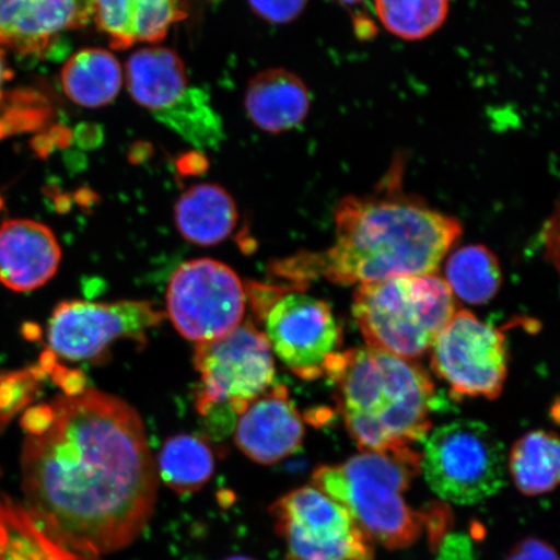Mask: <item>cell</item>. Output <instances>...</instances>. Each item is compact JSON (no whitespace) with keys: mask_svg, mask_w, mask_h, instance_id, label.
Masks as SVG:
<instances>
[{"mask_svg":"<svg viewBox=\"0 0 560 560\" xmlns=\"http://www.w3.org/2000/svg\"><path fill=\"white\" fill-rule=\"evenodd\" d=\"M506 466L514 485L525 495L552 492L560 476V444L557 433L537 430L525 433L511 447Z\"/></svg>","mask_w":560,"mask_h":560,"instance_id":"22","label":"cell"},{"mask_svg":"<svg viewBox=\"0 0 560 560\" xmlns=\"http://www.w3.org/2000/svg\"><path fill=\"white\" fill-rule=\"evenodd\" d=\"M155 118L196 147L215 145L222 137L220 118L199 89L188 90L184 101Z\"/></svg>","mask_w":560,"mask_h":560,"instance_id":"26","label":"cell"},{"mask_svg":"<svg viewBox=\"0 0 560 560\" xmlns=\"http://www.w3.org/2000/svg\"><path fill=\"white\" fill-rule=\"evenodd\" d=\"M226 560H254V559H249V558H245V557H233V558H229Z\"/></svg>","mask_w":560,"mask_h":560,"instance_id":"32","label":"cell"},{"mask_svg":"<svg viewBox=\"0 0 560 560\" xmlns=\"http://www.w3.org/2000/svg\"><path fill=\"white\" fill-rule=\"evenodd\" d=\"M250 10L266 23L283 25L298 20L307 0H248Z\"/></svg>","mask_w":560,"mask_h":560,"instance_id":"28","label":"cell"},{"mask_svg":"<svg viewBox=\"0 0 560 560\" xmlns=\"http://www.w3.org/2000/svg\"><path fill=\"white\" fill-rule=\"evenodd\" d=\"M265 328L272 352L307 382L325 376L341 345V328L330 305L305 293L280 298L266 314Z\"/></svg>","mask_w":560,"mask_h":560,"instance_id":"12","label":"cell"},{"mask_svg":"<svg viewBox=\"0 0 560 560\" xmlns=\"http://www.w3.org/2000/svg\"><path fill=\"white\" fill-rule=\"evenodd\" d=\"M235 444L258 465L278 464L303 446L305 427L284 385H276L248 405L235 425Z\"/></svg>","mask_w":560,"mask_h":560,"instance_id":"14","label":"cell"},{"mask_svg":"<svg viewBox=\"0 0 560 560\" xmlns=\"http://www.w3.org/2000/svg\"><path fill=\"white\" fill-rule=\"evenodd\" d=\"M325 376L361 452L408 450L429 435L435 383L415 361L369 347L350 349L331 357Z\"/></svg>","mask_w":560,"mask_h":560,"instance_id":"3","label":"cell"},{"mask_svg":"<svg viewBox=\"0 0 560 560\" xmlns=\"http://www.w3.org/2000/svg\"><path fill=\"white\" fill-rule=\"evenodd\" d=\"M336 2H339L340 4H346V5H357V4L366 2V0H336Z\"/></svg>","mask_w":560,"mask_h":560,"instance_id":"31","label":"cell"},{"mask_svg":"<svg viewBox=\"0 0 560 560\" xmlns=\"http://www.w3.org/2000/svg\"><path fill=\"white\" fill-rule=\"evenodd\" d=\"M35 384L33 371L0 375V425L30 400Z\"/></svg>","mask_w":560,"mask_h":560,"instance_id":"27","label":"cell"},{"mask_svg":"<svg viewBox=\"0 0 560 560\" xmlns=\"http://www.w3.org/2000/svg\"><path fill=\"white\" fill-rule=\"evenodd\" d=\"M156 462L158 475L178 493L201 489L214 472V455L205 439L177 435L167 439Z\"/></svg>","mask_w":560,"mask_h":560,"instance_id":"24","label":"cell"},{"mask_svg":"<svg viewBox=\"0 0 560 560\" xmlns=\"http://www.w3.org/2000/svg\"><path fill=\"white\" fill-rule=\"evenodd\" d=\"M455 312L450 285L435 275L359 284L353 296L368 347L411 361L431 349Z\"/></svg>","mask_w":560,"mask_h":560,"instance_id":"5","label":"cell"},{"mask_svg":"<svg viewBox=\"0 0 560 560\" xmlns=\"http://www.w3.org/2000/svg\"><path fill=\"white\" fill-rule=\"evenodd\" d=\"M61 89L83 108H102L116 100L124 85V70L114 54L101 47L77 51L60 73Z\"/></svg>","mask_w":560,"mask_h":560,"instance_id":"20","label":"cell"},{"mask_svg":"<svg viewBox=\"0 0 560 560\" xmlns=\"http://www.w3.org/2000/svg\"><path fill=\"white\" fill-rule=\"evenodd\" d=\"M46 534L25 508L0 497V560H97Z\"/></svg>","mask_w":560,"mask_h":560,"instance_id":"21","label":"cell"},{"mask_svg":"<svg viewBox=\"0 0 560 560\" xmlns=\"http://www.w3.org/2000/svg\"><path fill=\"white\" fill-rule=\"evenodd\" d=\"M12 70L7 61L4 48L0 47V101L3 100L7 83L12 80Z\"/></svg>","mask_w":560,"mask_h":560,"instance_id":"30","label":"cell"},{"mask_svg":"<svg viewBox=\"0 0 560 560\" xmlns=\"http://www.w3.org/2000/svg\"><path fill=\"white\" fill-rule=\"evenodd\" d=\"M26 513L74 551L100 557L137 540L158 494L142 419L121 398L83 388L23 419Z\"/></svg>","mask_w":560,"mask_h":560,"instance_id":"1","label":"cell"},{"mask_svg":"<svg viewBox=\"0 0 560 560\" xmlns=\"http://www.w3.org/2000/svg\"><path fill=\"white\" fill-rule=\"evenodd\" d=\"M505 446L478 420H453L430 431L420 471L441 500L468 506L500 492L506 480Z\"/></svg>","mask_w":560,"mask_h":560,"instance_id":"6","label":"cell"},{"mask_svg":"<svg viewBox=\"0 0 560 560\" xmlns=\"http://www.w3.org/2000/svg\"><path fill=\"white\" fill-rule=\"evenodd\" d=\"M505 560H559L552 546L541 538H525L510 550Z\"/></svg>","mask_w":560,"mask_h":560,"instance_id":"29","label":"cell"},{"mask_svg":"<svg viewBox=\"0 0 560 560\" xmlns=\"http://www.w3.org/2000/svg\"><path fill=\"white\" fill-rule=\"evenodd\" d=\"M167 317L185 339L202 345L242 325L245 290L230 266L196 258L182 264L167 284Z\"/></svg>","mask_w":560,"mask_h":560,"instance_id":"9","label":"cell"},{"mask_svg":"<svg viewBox=\"0 0 560 560\" xmlns=\"http://www.w3.org/2000/svg\"><path fill=\"white\" fill-rule=\"evenodd\" d=\"M420 472L415 447L361 452L345 464L315 468L312 486L340 503L375 544L408 549L422 537L427 515L412 509L405 492Z\"/></svg>","mask_w":560,"mask_h":560,"instance_id":"4","label":"cell"},{"mask_svg":"<svg viewBox=\"0 0 560 560\" xmlns=\"http://www.w3.org/2000/svg\"><path fill=\"white\" fill-rule=\"evenodd\" d=\"M402 170L396 161L373 192L342 199L335 209V243L293 258L290 275L340 285L435 275L462 225L404 192Z\"/></svg>","mask_w":560,"mask_h":560,"instance_id":"2","label":"cell"},{"mask_svg":"<svg viewBox=\"0 0 560 560\" xmlns=\"http://www.w3.org/2000/svg\"><path fill=\"white\" fill-rule=\"evenodd\" d=\"M188 15L185 0H93L91 21L116 51L163 42Z\"/></svg>","mask_w":560,"mask_h":560,"instance_id":"16","label":"cell"},{"mask_svg":"<svg viewBox=\"0 0 560 560\" xmlns=\"http://www.w3.org/2000/svg\"><path fill=\"white\" fill-rule=\"evenodd\" d=\"M445 277L453 295L474 305L489 303L502 284L499 260L492 250L480 244L455 250L447 258Z\"/></svg>","mask_w":560,"mask_h":560,"instance_id":"23","label":"cell"},{"mask_svg":"<svg viewBox=\"0 0 560 560\" xmlns=\"http://www.w3.org/2000/svg\"><path fill=\"white\" fill-rule=\"evenodd\" d=\"M194 363L200 374L196 406L202 417L223 425L272 387L276 363L268 338L249 324L202 345H196Z\"/></svg>","mask_w":560,"mask_h":560,"instance_id":"7","label":"cell"},{"mask_svg":"<svg viewBox=\"0 0 560 560\" xmlns=\"http://www.w3.org/2000/svg\"><path fill=\"white\" fill-rule=\"evenodd\" d=\"M91 7L93 0H0V47L42 58L62 34L89 25Z\"/></svg>","mask_w":560,"mask_h":560,"instance_id":"13","label":"cell"},{"mask_svg":"<svg viewBox=\"0 0 560 560\" xmlns=\"http://www.w3.org/2000/svg\"><path fill=\"white\" fill-rule=\"evenodd\" d=\"M237 208L233 196L215 184L195 185L179 196L174 207L178 233L187 242L209 247L220 244L236 228Z\"/></svg>","mask_w":560,"mask_h":560,"instance_id":"19","label":"cell"},{"mask_svg":"<svg viewBox=\"0 0 560 560\" xmlns=\"http://www.w3.org/2000/svg\"><path fill=\"white\" fill-rule=\"evenodd\" d=\"M311 93L300 77L284 68H270L252 77L244 108L252 124L270 135L296 129L311 110Z\"/></svg>","mask_w":560,"mask_h":560,"instance_id":"17","label":"cell"},{"mask_svg":"<svg viewBox=\"0 0 560 560\" xmlns=\"http://www.w3.org/2000/svg\"><path fill=\"white\" fill-rule=\"evenodd\" d=\"M124 79L132 101L153 116L175 107L190 90L185 61L170 47H144L131 54Z\"/></svg>","mask_w":560,"mask_h":560,"instance_id":"18","label":"cell"},{"mask_svg":"<svg viewBox=\"0 0 560 560\" xmlns=\"http://www.w3.org/2000/svg\"><path fill=\"white\" fill-rule=\"evenodd\" d=\"M61 248L51 229L33 220L0 225V283L15 292L40 289L55 277Z\"/></svg>","mask_w":560,"mask_h":560,"instance_id":"15","label":"cell"},{"mask_svg":"<svg viewBox=\"0 0 560 560\" xmlns=\"http://www.w3.org/2000/svg\"><path fill=\"white\" fill-rule=\"evenodd\" d=\"M289 560H374V542L346 508L307 486L270 508Z\"/></svg>","mask_w":560,"mask_h":560,"instance_id":"8","label":"cell"},{"mask_svg":"<svg viewBox=\"0 0 560 560\" xmlns=\"http://www.w3.org/2000/svg\"><path fill=\"white\" fill-rule=\"evenodd\" d=\"M431 366L454 395L494 400L508 377V342L499 328L457 311L432 345Z\"/></svg>","mask_w":560,"mask_h":560,"instance_id":"11","label":"cell"},{"mask_svg":"<svg viewBox=\"0 0 560 560\" xmlns=\"http://www.w3.org/2000/svg\"><path fill=\"white\" fill-rule=\"evenodd\" d=\"M451 0H375L376 15L390 34L422 40L444 25Z\"/></svg>","mask_w":560,"mask_h":560,"instance_id":"25","label":"cell"},{"mask_svg":"<svg viewBox=\"0 0 560 560\" xmlns=\"http://www.w3.org/2000/svg\"><path fill=\"white\" fill-rule=\"evenodd\" d=\"M163 320L150 301H65L48 320L47 353L70 362L94 360L116 340L144 342L147 332Z\"/></svg>","mask_w":560,"mask_h":560,"instance_id":"10","label":"cell"}]
</instances>
